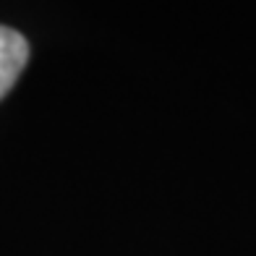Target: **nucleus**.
I'll list each match as a JSON object with an SVG mask.
<instances>
[{"label":"nucleus","instance_id":"1","mask_svg":"<svg viewBox=\"0 0 256 256\" xmlns=\"http://www.w3.org/2000/svg\"><path fill=\"white\" fill-rule=\"evenodd\" d=\"M29 60V44L18 32L0 26V100H3L10 86L16 84L18 74L24 71Z\"/></svg>","mask_w":256,"mask_h":256}]
</instances>
